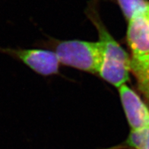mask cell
<instances>
[{
	"mask_svg": "<svg viewBox=\"0 0 149 149\" xmlns=\"http://www.w3.org/2000/svg\"><path fill=\"white\" fill-rule=\"evenodd\" d=\"M88 15L97 30L102 44V60L98 74L107 82L120 88L130 79L131 57L104 27L93 6L88 11Z\"/></svg>",
	"mask_w": 149,
	"mask_h": 149,
	"instance_id": "1",
	"label": "cell"
},
{
	"mask_svg": "<svg viewBox=\"0 0 149 149\" xmlns=\"http://www.w3.org/2000/svg\"><path fill=\"white\" fill-rule=\"evenodd\" d=\"M54 52L61 64L98 74L102 60V44L100 40H63L57 43Z\"/></svg>",
	"mask_w": 149,
	"mask_h": 149,
	"instance_id": "2",
	"label": "cell"
},
{
	"mask_svg": "<svg viewBox=\"0 0 149 149\" xmlns=\"http://www.w3.org/2000/svg\"><path fill=\"white\" fill-rule=\"evenodd\" d=\"M126 41L132 58L149 55V0L145 8L128 22Z\"/></svg>",
	"mask_w": 149,
	"mask_h": 149,
	"instance_id": "3",
	"label": "cell"
},
{
	"mask_svg": "<svg viewBox=\"0 0 149 149\" xmlns=\"http://www.w3.org/2000/svg\"><path fill=\"white\" fill-rule=\"evenodd\" d=\"M3 52L16 57L38 74L49 76L59 72V59L54 51L40 49H5Z\"/></svg>",
	"mask_w": 149,
	"mask_h": 149,
	"instance_id": "4",
	"label": "cell"
},
{
	"mask_svg": "<svg viewBox=\"0 0 149 149\" xmlns=\"http://www.w3.org/2000/svg\"><path fill=\"white\" fill-rule=\"evenodd\" d=\"M118 90L131 130L149 129V109L139 95L126 84L121 85Z\"/></svg>",
	"mask_w": 149,
	"mask_h": 149,
	"instance_id": "5",
	"label": "cell"
},
{
	"mask_svg": "<svg viewBox=\"0 0 149 149\" xmlns=\"http://www.w3.org/2000/svg\"><path fill=\"white\" fill-rule=\"evenodd\" d=\"M131 73L136 80L139 91L149 100V55L140 58L131 57Z\"/></svg>",
	"mask_w": 149,
	"mask_h": 149,
	"instance_id": "6",
	"label": "cell"
},
{
	"mask_svg": "<svg viewBox=\"0 0 149 149\" xmlns=\"http://www.w3.org/2000/svg\"><path fill=\"white\" fill-rule=\"evenodd\" d=\"M127 22L146 6L148 0H115Z\"/></svg>",
	"mask_w": 149,
	"mask_h": 149,
	"instance_id": "7",
	"label": "cell"
},
{
	"mask_svg": "<svg viewBox=\"0 0 149 149\" xmlns=\"http://www.w3.org/2000/svg\"><path fill=\"white\" fill-rule=\"evenodd\" d=\"M149 129L131 130L124 145L131 149H142L147 139Z\"/></svg>",
	"mask_w": 149,
	"mask_h": 149,
	"instance_id": "8",
	"label": "cell"
},
{
	"mask_svg": "<svg viewBox=\"0 0 149 149\" xmlns=\"http://www.w3.org/2000/svg\"><path fill=\"white\" fill-rule=\"evenodd\" d=\"M142 149H149V131H148V135L147 139H146L145 144V145H144V147Z\"/></svg>",
	"mask_w": 149,
	"mask_h": 149,
	"instance_id": "9",
	"label": "cell"
},
{
	"mask_svg": "<svg viewBox=\"0 0 149 149\" xmlns=\"http://www.w3.org/2000/svg\"><path fill=\"white\" fill-rule=\"evenodd\" d=\"M123 147H120V146H116V147H113L111 148H108V149H119V148H122Z\"/></svg>",
	"mask_w": 149,
	"mask_h": 149,
	"instance_id": "10",
	"label": "cell"
}]
</instances>
